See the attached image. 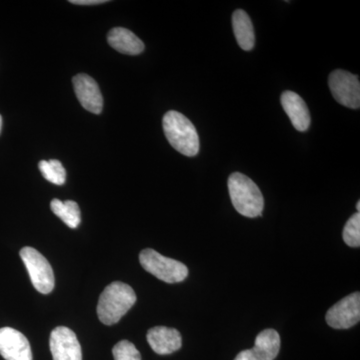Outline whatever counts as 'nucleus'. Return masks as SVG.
Returning a JSON list of instances; mask_svg holds the SVG:
<instances>
[{"label": "nucleus", "mask_w": 360, "mask_h": 360, "mask_svg": "<svg viewBox=\"0 0 360 360\" xmlns=\"http://www.w3.org/2000/svg\"><path fill=\"white\" fill-rule=\"evenodd\" d=\"M136 302V295L129 284L115 281L106 286L99 297L97 315L105 326H113L127 314Z\"/></svg>", "instance_id": "f257e3e1"}, {"label": "nucleus", "mask_w": 360, "mask_h": 360, "mask_svg": "<svg viewBox=\"0 0 360 360\" xmlns=\"http://www.w3.org/2000/svg\"><path fill=\"white\" fill-rule=\"evenodd\" d=\"M227 186L236 212L250 219L262 217L264 200L255 181L240 172H234L229 176Z\"/></svg>", "instance_id": "f03ea898"}, {"label": "nucleus", "mask_w": 360, "mask_h": 360, "mask_svg": "<svg viewBox=\"0 0 360 360\" xmlns=\"http://www.w3.org/2000/svg\"><path fill=\"white\" fill-rule=\"evenodd\" d=\"M163 130L170 146L181 155L195 156L200 151V137L193 122L180 112L170 110L163 116Z\"/></svg>", "instance_id": "7ed1b4c3"}, {"label": "nucleus", "mask_w": 360, "mask_h": 360, "mask_svg": "<svg viewBox=\"0 0 360 360\" xmlns=\"http://www.w3.org/2000/svg\"><path fill=\"white\" fill-rule=\"evenodd\" d=\"M139 262L146 271L167 283H181L188 276V269L186 264L163 257L150 248L141 251Z\"/></svg>", "instance_id": "20e7f679"}, {"label": "nucleus", "mask_w": 360, "mask_h": 360, "mask_svg": "<svg viewBox=\"0 0 360 360\" xmlns=\"http://www.w3.org/2000/svg\"><path fill=\"white\" fill-rule=\"evenodd\" d=\"M20 257L25 264L35 290L42 295L51 293L54 288V274L46 258L32 248H23Z\"/></svg>", "instance_id": "39448f33"}, {"label": "nucleus", "mask_w": 360, "mask_h": 360, "mask_svg": "<svg viewBox=\"0 0 360 360\" xmlns=\"http://www.w3.org/2000/svg\"><path fill=\"white\" fill-rule=\"evenodd\" d=\"M329 89L338 103L352 110L360 106L359 77L345 70H335L328 78Z\"/></svg>", "instance_id": "423d86ee"}, {"label": "nucleus", "mask_w": 360, "mask_h": 360, "mask_svg": "<svg viewBox=\"0 0 360 360\" xmlns=\"http://www.w3.org/2000/svg\"><path fill=\"white\" fill-rule=\"evenodd\" d=\"M326 322L330 328L347 329L359 323L360 319V295L354 292L335 303L326 314Z\"/></svg>", "instance_id": "0eeeda50"}, {"label": "nucleus", "mask_w": 360, "mask_h": 360, "mask_svg": "<svg viewBox=\"0 0 360 360\" xmlns=\"http://www.w3.org/2000/svg\"><path fill=\"white\" fill-rule=\"evenodd\" d=\"M49 347L53 360H82V350L77 336L65 326L52 330Z\"/></svg>", "instance_id": "6e6552de"}, {"label": "nucleus", "mask_w": 360, "mask_h": 360, "mask_svg": "<svg viewBox=\"0 0 360 360\" xmlns=\"http://www.w3.org/2000/svg\"><path fill=\"white\" fill-rule=\"evenodd\" d=\"M0 354L6 360H32L30 341L11 328H0Z\"/></svg>", "instance_id": "1a4fd4ad"}, {"label": "nucleus", "mask_w": 360, "mask_h": 360, "mask_svg": "<svg viewBox=\"0 0 360 360\" xmlns=\"http://www.w3.org/2000/svg\"><path fill=\"white\" fill-rule=\"evenodd\" d=\"M73 89L82 108L94 115H99L103 108V97L94 78L89 75H75L72 79Z\"/></svg>", "instance_id": "9d476101"}, {"label": "nucleus", "mask_w": 360, "mask_h": 360, "mask_svg": "<svg viewBox=\"0 0 360 360\" xmlns=\"http://www.w3.org/2000/svg\"><path fill=\"white\" fill-rule=\"evenodd\" d=\"M148 341L155 354L167 355L181 348L182 338L179 331L167 326H155L149 329Z\"/></svg>", "instance_id": "9b49d317"}, {"label": "nucleus", "mask_w": 360, "mask_h": 360, "mask_svg": "<svg viewBox=\"0 0 360 360\" xmlns=\"http://www.w3.org/2000/svg\"><path fill=\"white\" fill-rule=\"evenodd\" d=\"M281 105L296 130L307 131L309 129V108L297 94L293 91H284L281 94Z\"/></svg>", "instance_id": "f8f14e48"}, {"label": "nucleus", "mask_w": 360, "mask_h": 360, "mask_svg": "<svg viewBox=\"0 0 360 360\" xmlns=\"http://www.w3.org/2000/svg\"><path fill=\"white\" fill-rule=\"evenodd\" d=\"M108 41L112 49L120 53L137 56L144 51L142 40L127 28H112L108 33Z\"/></svg>", "instance_id": "ddd939ff"}, {"label": "nucleus", "mask_w": 360, "mask_h": 360, "mask_svg": "<svg viewBox=\"0 0 360 360\" xmlns=\"http://www.w3.org/2000/svg\"><path fill=\"white\" fill-rule=\"evenodd\" d=\"M232 26L239 46L243 51H251L255 47V37L252 22L248 14L241 9L234 11L232 14Z\"/></svg>", "instance_id": "4468645a"}, {"label": "nucleus", "mask_w": 360, "mask_h": 360, "mask_svg": "<svg viewBox=\"0 0 360 360\" xmlns=\"http://www.w3.org/2000/svg\"><path fill=\"white\" fill-rule=\"evenodd\" d=\"M52 212L59 217L70 229H77L82 222L79 206L75 201L53 200L51 203Z\"/></svg>", "instance_id": "2eb2a0df"}, {"label": "nucleus", "mask_w": 360, "mask_h": 360, "mask_svg": "<svg viewBox=\"0 0 360 360\" xmlns=\"http://www.w3.org/2000/svg\"><path fill=\"white\" fill-rule=\"evenodd\" d=\"M39 167L42 176L47 181L56 184V186H63L65 184L66 170L61 165L60 161L56 160H41Z\"/></svg>", "instance_id": "dca6fc26"}, {"label": "nucleus", "mask_w": 360, "mask_h": 360, "mask_svg": "<svg viewBox=\"0 0 360 360\" xmlns=\"http://www.w3.org/2000/svg\"><path fill=\"white\" fill-rule=\"evenodd\" d=\"M343 240L350 248L360 246V213H354L347 220L342 232Z\"/></svg>", "instance_id": "f3484780"}, {"label": "nucleus", "mask_w": 360, "mask_h": 360, "mask_svg": "<svg viewBox=\"0 0 360 360\" xmlns=\"http://www.w3.org/2000/svg\"><path fill=\"white\" fill-rule=\"evenodd\" d=\"M115 360H141V355L134 343L122 340L112 348Z\"/></svg>", "instance_id": "a211bd4d"}, {"label": "nucleus", "mask_w": 360, "mask_h": 360, "mask_svg": "<svg viewBox=\"0 0 360 360\" xmlns=\"http://www.w3.org/2000/svg\"><path fill=\"white\" fill-rule=\"evenodd\" d=\"M234 360H274V357L265 352L264 348L255 345L251 349L239 352Z\"/></svg>", "instance_id": "6ab92c4d"}, {"label": "nucleus", "mask_w": 360, "mask_h": 360, "mask_svg": "<svg viewBox=\"0 0 360 360\" xmlns=\"http://www.w3.org/2000/svg\"><path fill=\"white\" fill-rule=\"evenodd\" d=\"M105 0H71L70 4L77 6H96V4H105Z\"/></svg>", "instance_id": "aec40b11"}, {"label": "nucleus", "mask_w": 360, "mask_h": 360, "mask_svg": "<svg viewBox=\"0 0 360 360\" xmlns=\"http://www.w3.org/2000/svg\"><path fill=\"white\" fill-rule=\"evenodd\" d=\"M2 129V117L1 115H0V131H1Z\"/></svg>", "instance_id": "412c9836"}, {"label": "nucleus", "mask_w": 360, "mask_h": 360, "mask_svg": "<svg viewBox=\"0 0 360 360\" xmlns=\"http://www.w3.org/2000/svg\"><path fill=\"white\" fill-rule=\"evenodd\" d=\"M356 207H357V212H359V210H360V202H359H359H357Z\"/></svg>", "instance_id": "4be33fe9"}]
</instances>
